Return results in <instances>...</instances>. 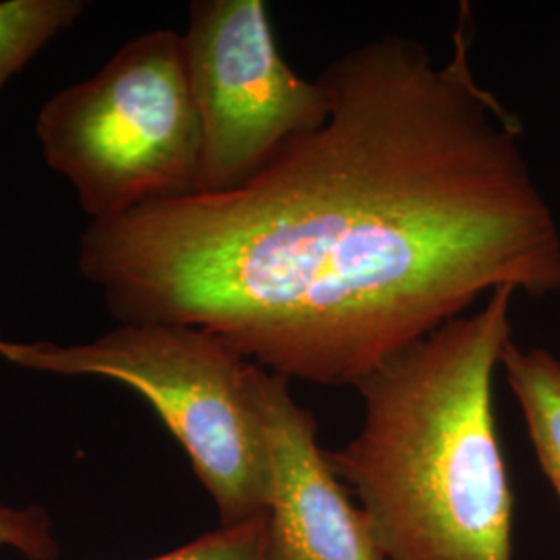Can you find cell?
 Returning <instances> with one entry per match:
<instances>
[{
  "mask_svg": "<svg viewBox=\"0 0 560 560\" xmlns=\"http://www.w3.org/2000/svg\"><path fill=\"white\" fill-rule=\"evenodd\" d=\"M453 52L381 36L320 73L330 115L240 189L92 222L78 268L119 324L198 326L287 381L358 386L511 287L560 293V226L521 119Z\"/></svg>",
  "mask_w": 560,
  "mask_h": 560,
  "instance_id": "1",
  "label": "cell"
},
{
  "mask_svg": "<svg viewBox=\"0 0 560 560\" xmlns=\"http://www.w3.org/2000/svg\"><path fill=\"white\" fill-rule=\"evenodd\" d=\"M515 289L405 347L355 386L360 432L326 451L386 560H513V490L492 407Z\"/></svg>",
  "mask_w": 560,
  "mask_h": 560,
  "instance_id": "2",
  "label": "cell"
},
{
  "mask_svg": "<svg viewBox=\"0 0 560 560\" xmlns=\"http://www.w3.org/2000/svg\"><path fill=\"white\" fill-rule=\"evenodd\" d=\"M0 360L129 386L179 442L221 525L266 515L270 465L249 395L252 361L217 335L180 324H119L75 345L0 339Z\"/></svg>",
  "mask_w": 560,
  "mask_h": 560,
  "instance_id": "3",
  "label": "cell"
},
{
  "mask_svg": "<svg viewBox=\"0 0 560 560\" xmlns=\"http://www.w3.org/2000/svg\"><path fill=\"white\" fill-rule=\"evenodd\" d=\"M36 138L94 222L196 194L201 127L183 36L152 30L120 46L42 106Z\"/></svg>",
  "mask_w": 560,
  "mask_h": 560,
  "instance_id": "4",
  "label": "cell"
},
{
  "mask_svg": "<svg viewBox=\"0 0 560 560\" xmlns=\"http://www.w3.org/2000/svg\"><path fill=\"white\" fill-rule=\"evenodd\" d=\"M183 48L201 127L196 194L240 189L330 115L320 81L280 55L261 0H194Z\"/></svg>",
  "mask_w": 560,
  "mask_h": 560,
  "instance_id": "5",
  "label": "cell"
},
{
  "mask_svg": "<svg viewBox=\"0 0 560 560\" xmlns=\"http://www.w3.org/2000/svg\"><path fill=\"white\" fill-rule=\"evenodd\" d=\"M249 395L270 465L268 560H386L374 532L318 442V421L289 381L249 368Z\"/></svg>",
  "mask_w": 560,
  "mask_h": 560,
  "instance_id": "6",
  "label": "cell"
},
{
  "mask_svg": "<svg viewBox=\"0 0 560 560\" xmlns=\"http://www.w3.org/2000/svg\"><path fill=\"white\" fill-rule=\"evenodd\" d=\"M501 365L520 400L541 471L560 497V361L541 347L520 349L511 340Z\"/></svg>",
  "mask_w": 560,
  "mask_h": 560,
  "instance_id": "7",
  "label": "cell"
},
{
  "mask_svg": "<svg viewBox=\"0 0 560 560\" xmlns=\"http://www.w3.org/2000/svg\"><path fill=\"white\" fill-rule=\"evenodd\" d=\"M85 7V0L0 2V92L48 42L80 20Z\"/></svg>",
  "mask_w": 560,
  "mask_h": 560,
  "instance_id": "8",
  "label": "cell"
},
{
  "mask_svg": "<svg viewBox=\"0 0 560 560\" xmlns=\"http://www.w3.org/2000/svg\"><path fill=\"white\" fill-rule=\"evenodd\" d=\"M150 560H268L266 515L237 525H221L198 540Z\"/></svg>",
  "mask_w": 560,
  "mask_h": 560,
  "instance_id": "9",
  "label": "cell"
},
{
  "mask_svg": "<svg viewBox=\"0 0 560 560\" xmlns=\"http://www.w3.org/2000/svg\"><path fill=\"white\" fill-rule=\"evenodd\" d=\"M0 546L32 560H57L60 555L55 521L38 504L21 509L0 504Z\"/></svg>",
  "mask_w": 560,
  "mask_h": 560,
  "instance_id": "10",
  "label": "cell"
},
{
  "mask_svg": "<svg viewBox=\"0 0 560 560\" xmlns=\"http://www.w3.org/2000/svg\"><path fill=\"white\" fill-rule=\"evenodd\" d=\"M0 339H2V337H0Z\"/></svg>",
  "mask_w": 560,
  "mask_h": 560,
  "instance_id": "11",
  "label": "cell"
}]
</instances>
